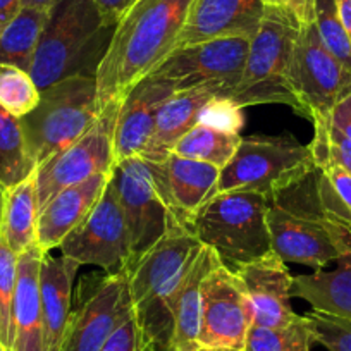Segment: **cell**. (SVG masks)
Listing matches in <instances>:
<instances>
[{
  "mask_svg": "<svg viewBox=\"0 0 351 351\" xmlns=\"http://www.w3.org/2000/svg\"><path fill=\"white\" fill-rule=\"evenodd\" d=\"M193 0H136L114 29L97 71L100 109L123 100L176 49Z\"/></svg>",
  "mask_w": 351,
  "mask_h": 351,
  "instance_id": "obj_1",
  "label": "cell"
},
{
  "mask_svg": "<svg viewBox=\"0 0 351 351\" xmlns=\"http://www.w3.org/2000/svg\"><path fill=\"white\" fill-rule=\"evenodd\" d=\"M202 243L186 226H172L128 267L133 317L141 336L157 351H171L174 306Z\"/></svg>",
  "mask_w": 351,
  "mask_h": 351,
  "instance_id": "obj_2",
  "label": "cell"
},
{
  "mask_svg": "<svg viewBox=\"0 0 351 351\" xmlns=\"http://www.w3.org/2000/svg\"><path fill=\"white\" fill-rule=\"evenodd\" d=\"M114 29L95 0H56L29 67L40 92L66 77H95Z\"/></svg>",
  "mask_w": 351,
  "mask_h": 351,
  "instance_id": "obj_3",
  "label": "cell"
},
{
  "mask_svg": "<svg viewBox=\"0 0 351 351\" xmlns=\"http://www.w3.org/2000/svg\"><path fill=\"white\" fill-rule=\"evenodd\" d=\"M267 222L272 252L286 263L320 271L351 252V231L320 204L315 171L269 200Z\"/></svg>",
  "mask_w": 351,
  "mask_h": 351,
  "instance_id": "obj_4",
  "label": "cell"
},
{
  "mask_svg": "<svg viewBox=\"0 0 351 351\" xmlns=\"http://www.w3.org/2000/svg\"><path fill=\"white\" fill-rule=\"evenodd\" d=\"M302 23L286 9L265 8L258 29L250 38L245 69L226 97L238 106L285 104L298 114L293 88V60Z\"/></svg>",
  "mask_w": 351,
  "mask_h": 351,
  "instance_id": "obj_5",
  "label": "cell"
},
{
  "mask_svg": "<svg viewBox=\"0 0 351 351\" xmlns=\"http://www.w3.org/2000/svg\"><path fill=\"white\" fill-rule=\"evenodd\" d=\"M269 200L248 191L215 193L191 224L202 245L208 246L231 271L272 252L267 222Z\"/></svg>",
  "mask_w": 351,
  "mask_h": 351,
  "instance_id": "obj_6",
  "label": "cell"
},
{
  "mask_svg": "<svg viewBox=\"0 0 351 351\" xmlns=\"http://www.w3.org/2000/svg\"><path fill=\"white\" fill-rule=\"evenodd\" d=\"M315 169L308 145L291 133L241 136L236 154L221 169L215 193L248 191L271 200Z\"/></svg>",
  "mask_w": 351,
  "mask_h": 351,
  "instance_id": "obj_7",
  "label": "cell"
},
{
  "mask_svg": "<svg viewBox=\"0 0 351 351\" xmlns=\"http://www.w3.org/2000/svg\"><path fill=\"white\" fill-rule=\"evenodd\" d=\"M100 112L95 77H66L42 90L38 106L19 119L35 167L76 141Z\"/></svg>",
  "mask_w": 351,
  "mask_h": 351,
  "instance_id": "obj_8",
  "label": "cell"
},
{
  "mask_svg": "<svg viewBox=\"0 0 351 351\" xmlns=\"http://www.w3.org/2000/svg\"><path fill=\"white\" fill-rule=\"evenodd\" d=\"M131 312L128 269L119 274L83 276L59 351H102Z\"/></svg>",
  "mask_w": 351,
  "mask_h": 351,
  "instance_id": "obj_9",
  "label": "cell"
},
{
  "mask_svg": "<svg viewBox=\"0 0 351 351\" xmlns=\"http://www.w3.org/2000/svg\"><path fill=\"white\" fill-rule=\"evenodd\" d=\"M121 102L123 100L107 104L95 123L76 141L35 169L38 212L59 191L83 183L93 176L110 174L114 171V133Z\"/></svg>",
  "mask_w": 351,
  "mask_h": 351,
  "instance_id": "obj_10",
  "label": "cell"
},
{
  "mask_svg": "<svg viewBox=\"0 0 351 351\" xmlns=\"http://www.w3.org/2000/svg\"><path fill=\"white\" fill-rule=\"evenodd\" d=\"M110 181L126 217L133 260L148 252L172 226H183L172 217L155 162L143 157L124 158L116 164Z\"/></svg>",
  "mask_w": 351,
  "mask_h": 351,
  "instance_id": "obj_11",
  "label": "cell"
},
{
  "mask_svg": "<svg viewBox=\"0 0 351 351\" xmlns=\"http://www.w3.org/2000/svg\"><path fill=\"white\" fill-rule=\"evenodd\" d=\"M59 250L77 265H95L107 274L130 267V232L112 181L109 180L95 207L62 239Z\"/></svg>",
  "mask_w": 351,
  "mask_h": 351,
  "instance_id": "obj_12",
  "label": "cell"
},
{
  "mask_svg": "<svg viewBox=\"0 0 351 351\" xmlns=\"http://www.w3.org/2000/svg\"><path fill=\"white\" fill-rule=\"evenodd\" d=\"M293 88L298 114L308 121L329 117L351 93V73L326 49L315 23L302 25L293 60Z\"/></svg>",
  "mask_w": 351,
  "mask_h": 351,
  "instance_id": "obj_13",
  "label": "cell"
},
{
  "mask_svg": "<svg viewBox=\"0 0 351 351\" xmlns=\"http://www.w3.org/2000/svg\"><path fill=\"white\" fill-rule=\"evenodd\" d=\"M252 305L238 276L215 256L202 282L200 351H245Z\"/></svg>",
  "mask_w": 351,
  "mask_h": 351,
  "instance_id": "obj_14",
  "label": "cell"
},
{
  "mask_svg": "<svg viewBox=\"0 0 351 351\" xmlns=\"http://www.w3.org/2000/svg\"><path fill=\"white\" fill-rule=\"evenodd\" d=\"M248 36H226L176 49L154 73L171 81L176 90L200 86L205 83H222L224 95L238 84L248 56Z\"/></svg>",
  "mask_w": 351,
  "mask_h": 351,
  "instance_id": "obj_15",
  "label": "cell"
},
{
  "mask_svg": "<svg viewBox=\"0 0 351 351\" xmlns=\"http://www.w3.org/2000/svg\"><path fill=\"white\" fill-rule=\"evenodd\" d=\"M241 281L250 305H252V326L282 327L295 322L298 313L291 308L293 276L285 260L274 252L260 256L253 262L234 269Z\"/></svg>",
  "mask_w": 351,
  "mask_h": 351,
  "instance_id": "obj_16",
  "label": "cell"
},
{
  "mask_svg": "<svg viewBox=\"0 0 351 351\" xmlns=\"http://www.w3.org/2000/svg\"><path fill=\"white\" fill-rule=\"evenodd\" d=\"M167 80L148 74L134 84L121 102L114 133V157L117 162L130 157H141L155 130V121L162 104L176 93Z\"/></svg>",
  "mask_w": 351,
  "mask_h": 351,
  "instance_id": "obj_17",
  "label": "cell"
},
{
  "mask_svg": "<svg viewBox=\"0 0 351 351\" xmlns=\"http://www.w3.org/2000/svg\"><path fill=\"white\" fill-rule=\"evenodd\" d=\"M155 165L172 217L191 229L208 198L214 197L221 169L178 154H169Z\"/></svg>",
  "mask_w": 351,
  "mask_h": 351,
  "instance_id": "obj_18",
  "label": "cell"
},
{
  "mask_svg": "<svg viewBox=\"0 0 351 351\" xmlns=\"http://www.w3.org/2000/svg\"><path fill=\"white\" fill-rule=\"evenodd\" d=\"M263 12L260 0H193L178 49L226 36L252 38Z\"/></svg>",
  "mask_w": 351,
  "mask_h": 351,
  "instance_id": "obj_19",
  "label": "cell"
},
{
  "mask_svg": "<svg viewBox=\"0 0 351 351\" xmlns=\"http://www.w3.org/2000/svg\"><path fill=\"white\" fill-rule=\"evenodd\" d=\"M112 174V172H110ZM110 174L93 176L53 195L38 212L36 245L43 252L59 248L62 239L95 207L106 190Z\"/></svg>",
  "mask_w": 351,
  "mask_h": 351,
  "instance_id": "obj_20",
  "label": "cell"
},
{
  "mask_svg": "<svg viewBox=\"0 0 351 351\" xmlns=\"http://www.w3.org/2000/svg\"><path fill=\"white\" fill-rule=\"evenodd\" d=\"M222 83H205L172 93L157 114L155 130L141 157L152 162H162L172 152L174 145L198 124V116L205 104L215 95H224Z\"/></svg>",
  "mask_w": 351,
  "mask_h": 351,
  "instance_id": "obj_21",
  "label": "cell"
},
{
  "mask_svg": "<svg viewBox=\"0 0 351 351\" xmlns=\"http://www.w3.org/2000/svg\"><path fill=\"white\" fill-rule=\"evenodd\" d=\"M43 250L32 246L18 256V281L12 305L11 351H43L40 265Z\"/></svg>",
  "mask_w": 351,
  "mask_h": 351,
  "instance_id": "obj_22",
  "label": "cell"
},
{
  "mask_svg": "<svg viewBox=\"0 0 351 351\" xmlns=\"http://www.w3.org/2000/svg\"><path fill=\"white\" fill-rule=\"evenodd\" d=\"M76 262L43 252L40 265V296L43 315V351H59L73 302Z\"/></svg>",
  "mask_w": 351,
  "mask_h": 351,
  "instance_id": "obj_23",
  "label": "cell"
},
{
  "mask_svg": "<svg viewBox=\"0 0 351 351\" xmlns=\"http://www.w3.org/2000/svg\"><path fill=\"white\" fill-rule=\"evenodd\" d=\"M334 271L293 278L291 298L305 300L312 310L351 322V252L336 260Z\"/></svg>",
  "mask_w": 351,
  "mask_h": 351,
  "instance_id": "obj_24",
  "label": "cell"
},
{
  "mask_svg": "<svg viewBox=\"0 0 351 351\" xmlns=\"http://www.w3.org/2000/svg\"><path fill=\"white\" fill-rule=\"evenodd\" d=\"M215 256L217 255L208 246L202 245L200 253L188 271L174 306L171 351H200L198 336L202 320V282L210 271Z\"/></svg>",
  "mask_w": 351,
  "mask_h": 351,
  "instance_id": "obj_25",
  "label": "cell"
},
{
  "mask_svg": "<svg viewBox=\"0 0 351 351\" xmlns=\"http://www.w3.org/2000/svg\"><path fill=\"white\" fill-rule=\"evenodd\" d=\"M38 228V198L35 174L28 180L5 190L4 212L0 224V238L14 253L21 255L36 245Z\"/></svg>",
  "mask_w": 351,
  "mask_h": 351,
  "instance_id": "obj_26",
  "label": "cell"
},
{
  "mask_svg": "<svg viewBox=\"0 0 351 351\" xmlns=\"http://www.w3.org/2000/svg\"><path fill=\"white\" fill-rule=\"evenodd\" d=\"M47 14L49 11L23 8L0 29V64H12L29 73Z\"/></svg>",
  "mask_w": 351,
  "mask_h": 351,
  "instance_id": "obj_27",
  "label": "cell"
},
{
  "mask_svg": "<svg viewBox=\"0 0 351 351\" xmlns=\"http://www.w3.org/2000/svg\"><path fill=\"white\" fill-rule=\"evenodd\" d=\"M19 117L0 107V186L4 190L35 174Z\"/></svg>",
  "mask_w": 351,
  "mask_h": 351,
  "instance_id": "obj_28",
  "label": "cell"
},
{
  "mask_svg": "<svg viewBox=\"0 0 351 351\" xmlns=\"http://www.w3.org/2000/svg\"><path fill=\"white\" fill-rule=\"evenodd\" d=\"M239 141H241V134L224 133V131L214 130L204 124H195L174 145L171 154H178L181 157L193 158V160L222 169L236 154Z\"/></svg>",
  "mask_w": 351,
  "mask_h": 351,
  "instance_id": "obj_29",
  "label": "cell"
},
{
  "mask_svg": "<svg viewBox=\"0 0 351 351\" xmlns=\"http://www.w3.org/2000/svg\"><path fill=\"white\" fill-rule=\"evenodd\" d=\"M313 343L308 319L300 315L295 322L282 327L252 326L245 351H310Z\"/></svg>",
  "mask_w": 351,
  "mask_h": 351,
  "instance_id": "obj_30",
  "label": "cell"
},
{
  "mask_svg": "<svg viewBox=\"0 0 351 351\" xmlns=\"http://www.w3.org/2000/svg\"><path fill=\"white\" fill-rule=\"evenodd\" d=\"M317 193L324 210L351 231V174L339 165L317 167Z\"/></svg>",
  "mask_w": 351,
  "mask_h": 351,
  "instance_id": "obj_31",
  "label": "cell"
},
{
  "mask_svg": "<svg viewBox=\"0 0 351 351\" xmlns=\"http://www.w3.org/2000/svg\"><path fill=\"white\" fill-rule=\"evenodd\" d=\"M40 102V90L28 71L0 64V107L16 117H25Z\"/></svg>",
  "mask_w": 351,
  "mask_h": 351,
  "instance_id": "obj_32",
  "label": "cell"
},
{
  "mask_svg": "<svg viewBox=\"0 0 351 351\" xmlns=\"http://www.w3.org/2000/svg\"><path fill=\"white\" fill-rule=\"evenodd\" d=\"M313 140L310 141L315 167L334 164L351 174V140L344 136L327 117L313 119Z\"/></svg>",
  "mask_w": 351,
  "mask_h": 351,
  "instance_id": "obj_33",
  "label": "cell"
},
{
  "mask_svg": "<svg viewBox=\"0 0 351 351\" xmlns=\"http://www.w3.org/2000/svg\"><path fill=\"white\" fill-rule=\"evenodd\" d=\"M313 23L326 49L351 73V42L339 18L336 0H315Z\"/></svg>",
  "mask_w": 351,
  "mask_h": 351,
  "instance_id": "obj_34",
  "label": "cell"
},
{
  "mask_svg": "<svg viewBox=\"0 0 351 351\" xmlns=\"http://www.w3.org/2000/svg\"><path fill=\"white\" fill-rule=\"evenodd\" d=\"M18 256L0 238V344L5 351H11L12 344V305L18 281Z\"/></svg>",
  "mask_w": 351,
  "mask_h": 351,
  "instance_id": "obj_35",
  "label": "cell"
},
{
  "mask_svg": "<svg viewBox=\"0 0 351 351\" xmlns=\"http://www.w3.org/2000/svg\"><path fill=\"white\" fill-rule=\"evenodd\" d=\"M313 341L329 351H351V322L312 310L306 313Z\"/></svg>",
  "mask_w": 351,
  "mask_h": 351,
  "instance_id": "obj_36",
  "label": "cell"
},
{
  "mask_svg": "<svg viewBox=\"0 0 351 351\" xmlns=\"http://www.w3.org/2000/svg\"><path fill=\"white\" fill-rule=\"evenodd\" d=\"M198 124L224 131V133L239 134V131L245 126L243 107L229 97L215 95L202 109L200 116H198Z\"/></svg>",
  "mask_w": 351,
  "mask_h": 351,
  "instance_id": "obj_37",
  "label": "cell"
},
{
  "mask_svg": "<svg viewBox=\"0 0 351 351\" xmlns=\"http://www.w3.org/2000/svg\"><path fill=\"white\" fill-rule=\"evenodd\" d=\"M102 351H157L150 343L145 341L141 336L138 324L134 320L133 312L131 315L121 324L116 329V332L110 336L107 344L104 346Z\"/></svg>",
  "mask_w": 351,
  "mask_h": 351,
  "instance_id": "obj_38",
  "label": "cell"
},
{
  "mask_svg": "<svg viewBox=\"0 0 351 351\" xmlns=\"http://www.w3.org/2000/svg\"><path fill=\"white\" fill-rule=\"evenodd\" d=\"M265 8L286 9L296 16L302 25L313 21V11H315V0H260Z\"/></svg>",
  "mask_w": 351,
  "mask_h": 351,
  "instance_id": "obj_39",
  "label": "cell"
},
{
  "mask_svg": "<svg viewBox=\"0 0 351 351\" xmlns=\"http://www.w3.org/2000/svg\"><path fill=\"white\" fill-rule=\"evenodd\" d=\"M134 2L136 0H95L104 21L110 26H117L121 18L133 8Z\"/></svg>",
  "mask_w": 351,
  "mask_h": 351,
  "instance_id": "obj_40",
  "label": "cell"
},
{
  "mask_svg": "<svg viewBox=\"0 0 351 351\" xmlns=\"http://www.w3.org/2000/svg\"><path fill=\"white\" fill-rule=\"evenodd\" d=\"M327 119L332 126H336L341 133L351 140V93L344 100H341Z\"/></svg>",
  "mask_w": 351,
  "mask_h": 351,
  "instance_id": "obj_41",
  "label": "cell"
},
{
  "mask_svg": "<svg viewBox=\"0 0 351 351\" xmlns=\"http://www.w3.org/2000/svg\"><path fill=\"white\" fill-rule=\"evenodd\" d=\"M23 9V0H0V29Z\"/></svg>",
  "mask_w": 351,
  "mask_h": 351,
  "instance_id": "obj_42",
  "label": "cell"
},
{
  "mask_svg": "<svg viewBox=\"0 0 351 351\" xmlns=\"http://www.w3.org/2000/svg\"><path fill=\"white\" fill-rule=\"evenodd\" d=\"M337 11H339V18L343 21L344 29L348 33V38L351 42V0H336Z\"/></svg>",
  "mask_w": 351,
  "mask_h": 351,
  "instance_id": "obj_43",
  "label": "cell"
},
{
  "mask_svg": "<svg viewBox=\"0 0 351 351\" xmlns=\"http://www.w3.org/2000/svg\"><path fill=\"white\" fill-rule=\"evenodd\" d=\"M56 0H23V8L38 9V11H49Z\"/></svg>",
  "mask_w": 351,
  "mask_h": 351,
  "instance_id": "obj_44",
  "label": "cell"
},
{
  "mask_svg": "<svg viewBox=\"0 0 351 351\" xmlns=\"http://www.w3.org/2000/svg\"><path fill=\"white\" fill-rule=\"evenodd\" d=\"M4 200H5V190L0 186V224H2V212H4Z\"/></svg>",
  "mask_w": 351,
  "mask_h": 351,
  "instance_id": "obj_45",
  "label": "cell"
},
{
  "mask_svg": "<svg viewBox=\"0 0 351 351\" xmlns=\"http://www.w3.org/2000/svg\"><path fill=\"white\" fill-rule=\"evenodd\" d=\"M0 351H5V348L2 346V344H0Z\"/></svg>",
  "mask_w": 351,
  "mask_h": 351,
  "instance_id": "obj_46",
  "label": "cell"
},
{
  "mask_svg": "<svg viewBox=\"0 0 351 351\" xmlns=\"http://www.w3.org/2000/svg\"><path fill=\"white\" fill-rule=\"evenodd\" d=\"M221 351H238V350H221Z\"/></svg>",
  "mask_w": 351,
  "mask_h": 351,
  "instance_id": "obj_47",
  "label": "cell"
}]
</instances>
